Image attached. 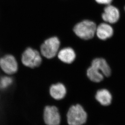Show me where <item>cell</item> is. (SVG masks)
Wrapping results in <instances>:
<instances>
[{
	"label": "cell",
	"mask_w": 125,
	"mask_h": 125,
	"mask_svg": "<svg viewBox=\"0 0 125 125\" xmlns=\"http://www.w3.org/2000/svg\"><path fill=\"white\" fill-rule=\"evenodd\" d=\"M120 18V13L116 7L108 5L105 8L102 13V18L106 23L114 24L117 22Z\"/></svg>",
	"instance_id": "52a82bcc"
},
{
	"label": "cell",
	"mask_w": 125,
	"mask_h": 125,
	"mask_svg": "<svg viewBox=\"0 0 125 125\" xmlns=\"http://www.w3.org/2000/svg\"><path fill=\"white\" fill-rule=\"evenodd\" d=\"M96 26L95 22L84 20L76 24L73 28L75 33L80 38L84 40L91 39L96 33Z\"/></svg>",
	"instance_id": "6da1fadb"
},
{
	"label": "cell",
	"mask_w": 125,
	"mask_h": 125,
	"mask_svg": "<svg viewBox=\"0 0 125 125\" xmlns=\"http://www.w3.org/2000/svg\"><path fill=\"white\" fill-rule=\"evenodd\" d=\"M21 61L24 66L30 68L37 67L41 65L42 58L38 51L28 48L22 54Z\"/></svg>",
	"instance_id": "277c9868"
},
{
	"label": "cell",
	"mask_w": 125,
	"mask_h": 125,
	"mask_svg": "<svg viewBox=\"0 0 125 125\" xmlns=\"http://www.w3.org/2000/svg\"><path fill=\"white\" fill-rule=\"evenodd\" d=\"M44 120L47 125H59L61 117L58 108L54 106H47L44 111Z\"/></svg>",
	"instance_id": "8992f818"
},
{
	"label": "cell",
	"mask_w": 125,
	"mask_h": 125,
	"mask_svg": "<svg viewBox=\"0 0 125 125\" xmlns=\"http://www.w3.org/2000/svg\"><path fill=\"white\" fill-rule=\"evenodd\" d=\"M60 46V42L57 37H54L48 39L41 45V54L45 58L52 59L58 53Z\"/></svg>",
	"instance_id": "3957f363"
},
{
	"label": "cell",
	"mask_w": 125,
	"mask_h": 125,
	"mask_svg": "<svg viewBox=\"0 0 125 125\" xmlns=\"http://www.w3.org/2000/svg\"><path fill=\"white\" fill-rule=\"evenodd\" d=\"M97 69L106 77L111 76V70L108 63L103 58H96L94 59L92 62V65Z\"/></svg>",
	"instance_id": "9c48e42d"
},
{
	"label": "cell",
	"mask_w": 125,
	"mask_h": 125,
	"mask_svg": "<svg viewBox=\"0 0 125 125\" xmlns=\"http://www.w3.org/2000/svg\"><path fill=\"white\" fill-rule=\"evenodd\" d=\"M87 74L91 81L95 83H99L103 80L104 75L97 69L91 66L87 70Z\"/></svg>",
	"instance_id": "4fadbf2b"
},
{
	"label": "cell",
	"mask_w": 125,
	"mask_h": 125,
	"mask_svg": "<svg viewBox=\"0 0 125 125\" xmlns=\"http://www.w3.org/2000/svg\"><path fill=\"white\" fill-rule=\"evenodd\" d=\"M114 33L113 28L108 23H101L97 27L96 35L101 40H107L111 37Z\"/></svg>",
	"instance_id": "ba28073f"
},
{
	"label": "cell",
	"mask_w": 125,
	"mask_h": 125,
	"mask_svg": "<svg viewBox=\"0 0 125 125\" xmlns=\"http://www.w3.org/2000/svg\"><path fill=\"white\" fill-rule=\"evenodd\" d=\"M98 3L105 5H110L112 2V0H95Z\"/></svg>",
	"instance_id": "9a60e30c"
},
{
	"label": "cell",
	"mask_w": 125,
	"mask_h": 125,
	"mask_svg": "<svg viewBox=\"0 0 125 125\" xmlns=\"http://www.w3.org/2000/svg\"><path fill=\"white\" fill-rule=\"evenodd\" d=\"M95 98L97 101L104 106H108L112 101V95L108 90L100 89L98 91L95 95Z\"/></svg>",
	"instance_id": "7c38bea8"
},
{
	"label": "cell",
	"mask_w": 125,
	"mask_h": 125,
	"mask_svg": "<svg viewBox=\"0 0 125 125\" xmlns=\"http://www.w3.org/2000/svg\"><path fill=\"white\" fill-rule=\"evenodd\" d=\"M13 83V79L8 76H4L0 78V89H5L8 87Z\"/></svg>",
	"instance_id": "5bb4252c"
},
{
	"label": "cell",
	"mask_w": 125,
	"mask_h": 125,
	"mask_svg": "<svg viewBox=\"0 0 125 125\" xmlns=\"http://www.w3.org/2000/svg\"><path fill=\"white\" fill-rule=\"evenodd\" d=\"M0 67L7 74H13L18 70V64L13 56L7 54L0 59Z\"/></svg>",
	"instance_id": "5b68a950"
},
{
	"label": "cell",
	"mask_w": 125,
	"mask_h": 125,
	"mask_svg": "<svg viewBox=\"0 0 125 125\" xmlns=\"http://www.w3.org/2000/svg\"><path fill=\"white\" fill-rule=\"evenodd\" d=\"M50 93L52 97L54 99L61 100L66 95V88L62 83H57L51 86Z\"/></svg>",
	"instance_id": "8fae6325"
},
{
	"label": "cell",
	"mask_w": 125,
	"mask_h": 125,
	"mask_svg": "<svg viewBox=\"0 0 125 125\" xmlns=\"http://www.w3.org/2000/svg\"><path fill=\"white\" fill-rule=\"evenodd\" d=\"M87 114L79 104L72 106L67 113V122L69 125H81L85 123Z\"/></svg>",
	"instance_id": "7a4b0ae2"
},
{
	"label": "cell",
	"mask_w": 125,
	"mask_h": 125,
	"mask_svg": "<svg viewBox=\"0 0 125 125\" xmlns=\"http://www.w3.org/2000/svg\"><path fill=\"white\" fill-rule=\"evenodd\" d=\"M57 55L58 58L65 63H71L76 59V53L74 51L69 47L61 50L58 52Z\"/></svg>",
	"instance_id": "30bf717a"
}]
</instances>
